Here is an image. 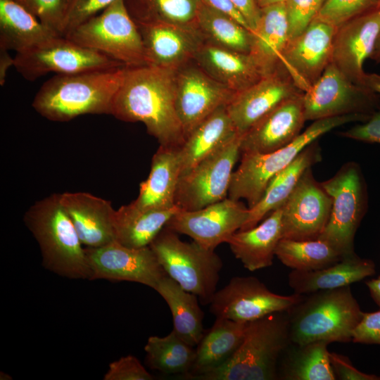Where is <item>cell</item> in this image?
I'll return each instance as SVG.
<instances>
[{
  "label": "cell",
  "mask_w": 380,
  "mask_h": 380,
  "mask_svg": "<svg viewBox=\"0 0 380 380\" xmlns=\"http://www.w3.org/2000/svg\"><path fill=\"white\" fill-rule=\"evenodd\" d=\"M176 72L152 65L125 67L110 115L142 122L160 146L179 147L185 136L175 106Z\"/></svg>",
  "instance_id": "cell-1"
},
{
  "label": "cell",
  "mask_w": 380,
  "mask_h": 380,
  "mask_svg": "<svg viewBox=\"0 0 380 380\" xmlns=\"http://www.w3.org/2000/svg\"><path fill=\"white\" fill-rule=\"evenodd\" d=\"M125 67L56 75L37 92L32 106L42 117L68 122L85 114H111Z\"/></svg>",
  "instance_id": "cell-2"
},
{
  "label": "cell",
  "mask_w": 380,
  "mask_h": 380,
  "mask_svg": "<svg viewBox=\"0 0 380 380\" xmlns=\"http://www.w3.org/2000/svg\"><path fill=\"white\" fill-rule=\"evenodd\" d=\"M23 221L39 244L44 268L68 279H89L85 248L59 194L36 201L25 212Z\"/></svg>",
  "instance_id": "cell-3"
},
{
  "label": "cell",
  "mask_w": 380,
  "mask_h": 380,
  "mask_svg": "<svg viewBox=\"0 0 380 380\" xmlns=\"http://www.w3.org/2000/svg\"><path fill=\"white\" fill-rule=\"evenodd\" d=\"M291 343L287 311L267 315L249 322L242 343L227 362L196 379H277L279 360Z\"/></svg>",
  "instance_id": "cell-4"
},
{
  "label": "cell",
  "mask_w": 380,
  "mask_h": 380,
  "mask_svg": "<svg viewBox=\"0 0 380 380\" xmlns=\"http://www.w3.org/2000/svg\"><path fill=\"white\" fill-rule=\"evenodd\" d=\"M363 312L350 286L305 294L287 311L291 341H352Z\"/></svg>",
  "instance_id": "cell-5"
},
{
  "label": "cell",
  "mask_w": 380,
  "mask_h": 380,
  "mask_svg": "<svg viewBox=\"0 0 380 380\" xmlns=\"http://www.w3.org/2000/svg\"><path fill=\"white\" fill-rule=\"evenodd\" d=\"M369 115L355 113L315 120L291 143L269 153H241V163L233 172L228 198L247 201L253 208L262 198L270 180L289 165L298 154L322 135L341 125L365 122Z\"/></svg>",
  "instance_id": "cell-6"
},
{
  "label": "cell",
  "mask_w": 380,
  "mask_h": 380,
  "mask_svg": "<svg viewBox=\"0 0 380 380\" xmlns=\"http://www.w3.org/2000/svg\"><path fill=\"white\" fill-rule=\"evenodd\" d=\"M165 274L184 290L209 304L217 291L223 263L215 250L186 242L164 227L149 244Z\"/></svg>",
  "instance_id": "cell-7"
},
{
  "label": "cell",
  "mask_w": 380,
  "mask_h": 380,
  "mask_svg": "<svg viewBox=\"0 0 380 380\" xmlns=\"http://www.w3.org/2000/svg\"><path fill=\"white\" fill-rule=\"evenodd\" d=\"M64 37L125 67L147 65L140 32L125 0H116Z\"/></svg>",
  "instance_id": "cell-8"
},
{
  "label": "cell",
  "mask_w": 380,
  "mask_h": 380,
  "mask_svg": "<svg viewBox=\"0 0 380 380\" xmlns=\"http://www.w3.org/2000/svg\"><path fill=\"white\" fill-rule=\"evenodd\" d=\"M332 198L329 221L317 238L327 242L343 258L355 253L354 239L365 213L366 190L357 164H344L321 183Z\"/></svg>",
  "instance_id": "cell-9"
},
{
  "label": "cell",
  "mask_w": 380,
  "mask_h": 380,
  "mask_svg": "<svg viewBox=\"0 0 380 380\" xmlns=\"http://www.w3.org/2000/svg\"><path fill=\"white\" fill-rule=\"evenodd\" d=\"M242 137L243 134H236L180 176L175 196V205L179 209L195 210L227 198Z\"/></svg>",
  "instance_id": "cell-10"
},
{
  "label": "cell",
  "mask_w": 380,
  "mask_h": 380,
  "mask_svg": "<svg viewBox=\"0 0 380 380\" xmlns=\"http://www.w3.org/2000/svg\"><path fill=\"white\" fill-rule=\"evenodd\" d=\"M13 66L29 81L51 72L68 75L125 67L64 36H58L33 49L16 53Z\"/></svg>",
  "instance_id": "cell-11"
},
{
  "label": "cell",
  "mask_w": 380,
  "mask_h": 380,
  "mask_svg": "<svg viewBox=\"0 0 380 380\" xmlns=\"http://www.w3.org/2000/svg\"><path fill=\"white\" fill-rule=\"evenodd\" d=\"M307 120L348 114L372 115L379 108L376 93L353 83L331 62L303 95Z\"/></svg>",
  "instance_id": "cell-12"
},
{
  "label": "cell",
  "mask_w": 380,
  "mask_h": 380,
  "mask_svg": "<svg viewBox=\"0 0 380 380\" xmlns=\"http://www.w3.org/2000/svg\"><path fill=\"white\" fill-rule=\"evenodd\" d=\"M305 294L283 296L271 291L254 277H234L212 298L210 311L216 318L249 322L267 315L286 312Z\"/></svg>",
  "instance_id": "cell-13"
},
{
  "label": "cell",
  "mask_w": 380,
  "mask_h": 380,
  "mask_svg": "<svg viewBox=\"0 0 380 380\" xmlns=\"http://www.w3.org/2000/svg\"><path fill=\"white\" fill-rule=\"evenodd\" d=\"M85 253L89 280L132 281L155 289L167 275L149 246L131 248L115 241L101 247H85Z\"/></svg>",
  "instance_id": "cell-14"
},
{
  "label": "cell",
  "mask_w": 380,
  "mask_h": 380,
  "mask_svg": "<svg viewBox=\"0 0 380 380\" xmlns=\"http://www.w3.org/2000/svg\"><path fill=\"white\" fill-rule=\"evenodd\" d=\"M248 216V207L240 201L227 197L201 209H179L165 227L190 236L207 249L215 250L240 230Z\"/></svg>",
  "instance_id": "cell-15"
},
{
  "label": "cell",
  "mask_w": 380,
  "mask_h": 380,
  "mask_svg": "<svg viewBox=\"0 0 380 380\" xmlns=\"http://www.w3.org/2000/svg\"><path fill=\"white\" fill-rule=\"evenodd\" d=\"M332 198L313 177L311 167L300 178L281 205L282 238L317 239L330 217Z\"/></svg>",
  "instance_id": "cell-16"
},
{
  "label": "cell",
  "mask_w": 380,
  "mask_h": 380,
  "mask_svg": "<svg viewBox=\"0 0 380 380\" xmlns=\"http://www.w3.org/2000/svg\"><path fill=\"white\" fill-rule=\"evenodd\" d=\"M189 63L178 69L175 77V106L185 139L213 113L227 106L236 94L196 64Z\"/></svg>",
  "instance_id": "cell-17"
},
{
  "label": "cell",
  "mask_w": 380,
  "mask_h": 380,
  "mask_svg": "<svg viewBox=\"0 0 380 380\" xmlns=\"http://www.w3.org/2000/svg\"><path fill=\"white\" fill-rule=\"evenodd\" d=\"M336 27L315 19L299 35L289 41L283 51L281 65L296 86L308 91L331 62Z\"/></svg>",
  "instance_id": "cell-18"
},
{
  "label": "cell",
  "mask_w": 380,
  "mask_h": 380,
  "mask_svg": "<svg viewBox=\"0 0 380 380\" xmlns=\"http://www.w3.org/2000/svg\"><path fill=\"white\" fill-rule=\"evenodd\" d=\"M301 93L280 65L247 89L236 93L226 106L238 132L246 133L284 101Z\"/></svg>",
  "instance_id": "cell-19"
},
{
  "label": "cell",
  "mask_w": 380,
  "mask_h": 380,
  "mask_svg": "<svg viewBox=\"0 0 380 380\" xmlns=\"http://www.w3.org/2000/svg\"><path fill=\"white\" fill-rule=\"evenodd\" d=\"M147 65L177 70L194 61L204 39L196 28L163 22H136Z\"/></svg>",
  "instance_id": "cell-20"
},
{
  "label": "cell",
  "mask_w": 380,
  "mask_h": 380,
  "mask_svg": "<svg viewBox=\"0 0 380 380\" xmlns=\"http://www.w3.org/2000/svg\"><path fill=\"white\" fill-rule=\"evenodd\" d=\"M379 30L380 8L358 15L336 27L331 63L357 85L362 86L366 73L363 64L372 53Z\"/></svg>",
  "instance_id": "cell-21"
},
{
  "label": "cell",
  "mask_w": 380,
  "mask_h": 380,
  "mask_svg": "<svg viewBox=\"0 0 380 380\" xmlns=\"http://www.w3.org/2000/svg\"><path fill=\"white\" fill-rule=\"evenodd\" d=\"M303 95L284 101L244 133L241 153H269L291 143L306 121Z\"/></svg>",
  "instance_id": "cell-22"
},
{
  "label": "cell",
  "mask_w": 380,
  "mask_h": 380,
  "mask_svg": "<svg viewBox=\"0 0 380 380\" xmlns=\"http://www.w3.org/2000/svg\"><path fill=\"white\" fill-rule=\"evenodd\" d=\"M60 202L86 247H101L115 241L111 202L88 192L59 194Z\"/></svg>",
  "instance_id": "cell-23"
},
{
  "label": "cell",
  "mask_w": 380,
  "mask_h": 380,
  "mask_svg": "<svg viewBox=\"0 0 380 380\" xmlns=\"http://www.w3.org/2000/svg\"><path fill=\"white\" fill-rule=\"evenodd\" d=\"M194 61L212 78L236 93L247 89L265 76L249 53L205 41L199 47Z\"/></svg>",
  "instance_id": "cell-24"
},
{
  "label": "cell",
  "mask_w": 380,
  "mask_h": 380,
  "mask_svg": "<svg viewBox=\"0 0 380 380\" xmlns=\"http://www.w3.org/2000/svg\"><path fill=\"white\" fill-rule=\"evenodd\" d=\"M281 239V206L270 213L260 224L234 233L227 243L243 267L253 272L272 265L276 248Z\"/></svg>",
  "instance_id": "cell-25"
},
{
  "label": "cell",
  "mask_w": 380,
  "mask_h": 380,
  "mask_svg": "<svg viewBox=\"0 0 380 380\" xmlns=\"http://www.w3.org/2000/svg\"><path fill=\"white\" fill-rule=\"evenodd\" d=\"M180 175L178 147L160 146L152 158L148 177L140 183L138 196L131 203L141 209L165 210L177 206Z\"/></svg>",
  "instance_id": "cell-26"
},
{
  "label": "cell",
  "mask_w": 380,
  "mask_h": 380,
  "mask_svg": "<svg viewBox=\"0 0 380 380\" xmlns=\"http://www.w3.org/2000/svg\"><path fill=\"white\" fill-rule=\"evenodd\" d=\"M58 36L21 4L0 0V49L23 53Z\"/></svg>",
  "instance_id": "cell-27"
},
{
  "label": "cell",
  "mask_w": 380,
  "mask_h": 380,
  "mask_svg": "<svg viewBox=\"0 0 380 380\" xmlns=\"http://www.w3.org/2000/svg\"><path fill=\"white\" fill-rule=\"evenodd\" d=\"M375 271V264L372 260L360 258L354 253L322 269L293 270L289 274V284L294 293L305 295L350 286L374 275Z\"/></svg>",
  "instance_id": "cell-28"
},
{
  "label": "cell",
  "mask_w": 380,
  "mask_h": 380,
  "mask_svg": "<svg viewBox=\"0 0 380 380\" xmlns=\"http://www.w3.org/2000/svg\"><path fill=\"white\" fill-rule=\"evenodd\" d=\"M249 322L216 318L196 346L193 367L184 377L196 379L227 362L242 343Z\"/></svg>",
  "instance_id": "cell-29"
},
{
  "label": "cell",
  "mask_w": 380,
  "mask_h": 380,
  "mask_svg": "<svg viewBox=\"0 0 380 380\" xmlns=\"http://www.w3.org/2000/svg\"><path fill=\"white\" fill-rule=\"evenodd\" d=\"M289 41L284 2L260 8L258 24L252 32L249 54L264 75L273 72L281 65V56Z\"/></svg>",
  "instance_id": "cell-30"
},
{
  "label": "cell",
  "mask_w": 380,
  "mask_h": 380,
  "mask_svg": "<svg viewBox=\"0 0 380 380\" xmlns=\"http://www.w3.org/2000/svg\"><path fill=\"white\" fill-rule=\"evenodd\" d=\"M320 160V147L315 141L305 147L289 165L270 180L260 200L249 208L248 218L240 230L254 227L273 210L280 208L305 170Z\"/></svg>",
  "instance_id": "cell-31"
},
{
  "label": "cell",
  "mask_w": 380,
  "mask_h": 380,
  "mask_svg": "<svg viewBox=\"0 0 380 380\" xmlns=\"http://www.w3.org/2000/svg\"><path fill=\"white\" fill-rule=\"evenodd\" d=\"M238 133L226 106L218 108L201 122L178 147L181 175Z\"/></svg>",
  "instance_id": "cell-32"
},
{
  "label": "cell",
  "mask_w": 380,
  "mask_h": 380,
  "mask_svg": "<svg viewBox=\"0 0 380 380\" xmlns=\"http://www.w3.org/2000/svg\"><path fill=\"white\" fill-rule=\"evenodd\" d=\"M179 210L141 209L132 203L115 210V241L131 248L148 246L171 217Z\"/></svg>",
  "instance_id": "cell-33"
},
{
  "label": "cell",
  "mask_w": 380,
  "mask_h": 380,
  "mask_svg": "<svg viewBox=\"0 0 380 380\" xmlns=\"http://www.w3.org/2000/svg\"><path fill=\"white\" fill-rule=\"evenodd\" d=\"M329 343L318 341L291 343L279 360L277 379L335 380L329 360Z\"/></svg>",
  "instance_id": "cell-34"
},
{
  "label": "cell",
  "mask_w": 380,
  "mask_h": 380,
  "mask_svg": "<svg viewBox=\"0 0 380 380\" xmlns=\"http://www.w3.org/2000/svg\"><path fill=\"white\" fill-rule=\"evenodd\" d=\"M170 308L175 333L191 346L196 347L205 331L203 312L198 296L184 290L177 281L165 275L154 289Z\"/></svg>",
  "instance_id": "cell-35"
},
{
  "label": "cell",
  "mask_w": 380,
  "mask_h": 380,
  "mask_svg": "<svg viewBox=\"0 0 380 380\" xmlns=\"http://www.w3.org/2000/svg\"><path fill=\"white\" fill-rule=\"evenodd\" d=\"M149 367L166 374L186 375L191 369L196 348L174 330L165 336H149L144 346Z\"/></svg>",
  "instance_id": "cell-36"
},
{
  "label": "cell",
  "mask_w": 380,
  "mask_h": 380,
  "mask_svg": "<svg viewBox=\"0 0 380 380\" xmlns=\"http://www.w3.org/2000/svg\"><path fill=\"white\" fill-rule=\"evenodd\" d=\"M196 27L205 42L233 51L250 53L252 32L232 17L202 3Z\"/></svg>",
  "instance_id": "cell-37"
},
{
  "label": "cell",
  "mask_w": 380,
  "mask_h": 380,
  "mask_svg": "<svg viewBox=\"0 0 380 380\" xmlns=\"http://www.w3.org/2000/svg\"><path fill=\"white\" fill-rule=\"evenodd\" d=\"M134 21L163 22L197 29L201 0H125Z\"/></svg>",
  "instance_id": "cell-38"
},
{
  "label": "cell",
  "mask_w": 380,
  "mask_h": 380,
  "mask_svg": "<svg viewBox=\"0 0 380 380\" xmlns=\"http://www.w3.org/2000/svg\"><path fill=\"white\" fill-rule=\"evenodd\" d=\"M275 256L284 265L300 271L322 269L342 258L331 245L319 239L293 240L282 238L276 248Z\"/></svg>",
  "instance_id": "cell-39"
},
{
  "label": "cell",
  "mask_w": 380,
  "mask_h": 380,
  "mask_svg": "<svg viewBox=\"0 0 380 380\" xmlns=\"http://www.w3.org/2000/svg\"><path fill=\"white\" fill-rule=\"evenodd\" d=\"M380 8V0H326L316 17L338 27L358 15Z\"/></svg>",
  "instance_id": "cell-40"
},
{
  "label": "cell",
  "mask_w": 380,
  "mask_h": 380,
  "mask_svg": "<svg viewBox=\"0 0 380 380\" xmlns=\"http://www.w3.org/2000/svg\"><path fill=\"white\" fill-rule=\"evenodd\" d=\"M326 0H286L289 40L301 34L316 18Z\"/></svg>",
  "instance_id": "cell-41"
},
{
  "label": "cell",
  "mask_w": 380,
  "mask_h": 380,
  "mask_svg": "<svg viewBox=\"0 0 380 380\" xmlns=\"http://www.w3.org/2000/svg\"><path fill=\"white\" fill-rule=\"evenodd\" d=\"M42 23L63 36L67 8L63 0H21Z\"/></svg>",
  "instance_id": "cell-42"
},
{
  "label": "cell",
  "mask_w": 380,
  "mask_h": 380,
  "mask_svg": "<svg viewBox=\"0 0 380 380\" xmlns=\"http://www.w3.org/2000/svg\"><path fill=\"white\" fill-rule=\"evenodd\" d=\"M116 0H72L68 8L63 36L98 15Z\"/></svg>",
  "instance_id": "cell-43"
},
{
  "label": "cell",
  "mask_w": 380,
  "mask_h": 380,
  "mask_svg": "<svg viewBox=\"0 0 380 380\" xmlns=\"http://www.w3.org/2000/svg\"><path fill=\"white\" fill-rule=\"evenodd\" d=\"M104 380H152L151 374L140 361L129 355L112 362L103 376Z\"/></svg>",
  "instance_id": "cell-44"
},
{
  "label": "cell",
  "mask_w": 380,
  "mask_h": 380,
  "mask_svg": "<svg viewBox=\"0 0 380 380\" xmlns=\"http://www.w3.org/2000/svg\"><path fill=\"white\" fill-rule=\"evenodd\" d=\"M352 341L380 345V310L363 312L361 320L353 331Z\"/></svg>",
  "instance_id": "cell-45"
},
{
  "label": "cell",
  "mask_w": 380,
  "mask_h": 380,
  "mask_svg": "<svg viewBox=\"0 0 380 380\" xmlns=\"http://www.w3.org/2000/svg\"><path fill=\"white\" fill-rule=\"evenodd\" d=\"M340 134L357 141L380 144V108L375 110L367 121L342 132Z\"/></svg>",
  "instance_id": "cell-46"
},
{
  "label": "cell",
  "mask_w": 380,
  "mask_h": 380,
  "mask_svg": "<svg viewBox=\"0 0 380 380\" xmlns=\"http://www.w3.org/2000/svg\"><path fill=\"white\" fill-rule=\"evenodd\" d=\"M329 360L337 379L341 380H380V376L364 373L356 369L350 359L342 354L329 353Z\"/></svg>",
  "instance_id": "cell-47"
},
{
  "label": "cell",
  "mask_w": 380,
  "mask_h": 380,
  "mask_svg": "<svg viewBox=\"0 0 380 380\" xmlns=\"http://www.w3.org/2000/svg\"><path fill=\"white\" fill-rule=\"evenodd\" d=\"M245 18L250 30L253 32L258 24L260 8L255 0H230Z\"/></svg>",
  "instance_id": "cell-48"
},
{
  "label": "cell",
  "mask_w": 380,
  "mask_h": 380,
  "mask_svg": "<svg viewBox=\"0 0 380 380\" xmlns=\"http://www.w3.org/2000/svg\"><path fill=\"white\" fill-rule=\"evenodd\" d=\"M201 1L203 5L232 17L250 30L245 18L230 0H201Z\"/></svg>",
  "instance_id": "cell-49"
},
{
  "label": "cell",
  "mask_w": 380,
  "mask_h": 380,
  "mask_svg": "<svg viewBox=\"0 0 380 380\" xmlns=\"http://www.w3.org/2000/svg\"><path fill=\"white\" fill-rule=\"evenodd\" d=\"M8 51L0 49V84L4 86L7 71L11 66L14 65V58L8 53Z\"/></svg>",
  "instance_id": "cell-50"
},
{
  "label": "cell",
  "mask_w": 380,
  "mask_h": 380,
  "mask_svg": "<svg viewBox=\"0 0 380 380\" xmlns=\"http://www.w3.org/2000/svg\"><path fill=\"white\" fill-rule=\"evenodd\" d=\"M362 86L375 93L380 94V75L366 72L363 78Z\"/></svg>",
  "instance_id": "cell-51"
},
{
  "label": "cell",
  "mask_w": 380,
  "mask_h": 380,
  "mask_svg": "<svg viewBox=\"0 0 380 380\" xmlns=\"http://www.w3.org/2000/svg\"><path fill=\"white\" fill-rule=\"evenodd\" d=\"M375 303L380 308V276L365 282Z\"/></svg>",
  "instance_id": "cell-52"
},
{
  "label": "cell",
  "mask_w": 380,
  "mask_h": 380,
  "mask_svg": "<svg viewBox=\"0 0 380 380\" xmlns=\"http://www.w3.org/2000/svg\"><path fill=\"white\" fill-rule=\"evenodd\" d=\"M369 58L376 63H380V30L377 34L374 46Z\"/></svg>",
  "instance_id": "cell-53"
},
{
  "label": "cell",
  "mask_w": 380,
  "mask_h": 380,
  "mask_svg": "<svg viewBox=\"0 0 380 380\" xmlns=\"http://www.w3.org/2000/svg\"><path fill=\"white\" fill-rule=\"evenodd\" d=\"M286 0H255V2L260 8L269 6L284 3Z\"/></svg>",
  "instance_id": "cell-54"
},
{
  "label": "cell",
  "mask_w": 380,
  "mask_h": 380,
  "mask_svg": "<svg viewBox=\"0 0 380 380\" xmlns=\"http://www.w3.org/2000/svg\"><path fill=\"white\" fill-rule=\"evenodd\" d=\"M72 1V0H63V2L67 8V10H68V6H70V4H71V2Z\"/></svg>",
  "instance_id": "cell-55"
},
{
  "label": "cell",
  "mask_w": 380,
  "mask_h": 380,
  "mask_svg": "<svg viewBox=\"0 0 380 380\" xmlns=\"http://www.w3.org/2000/svg\"><path fill=\"white\" fill-rule=\"evenodd\" d=\"M13 1H17V2H18V3H20V2H21V0H13Z\"/></svg>",
  "instance_id": "cell-56"
}]
</instances>
